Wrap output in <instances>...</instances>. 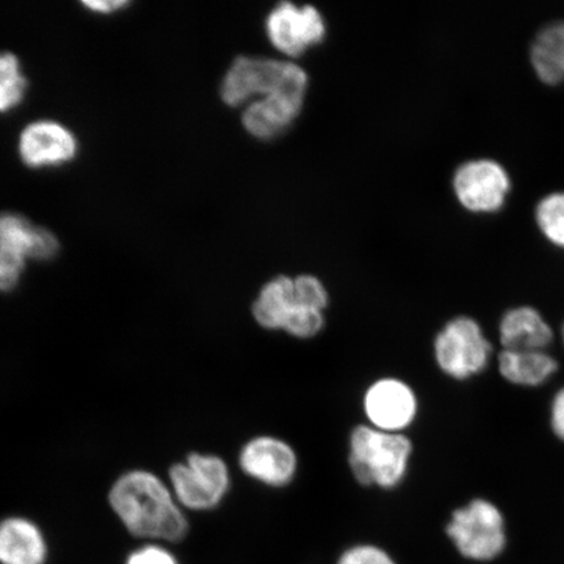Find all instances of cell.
<instances>
[{
	"mask_svg": "<svg viewBox=\"0 0 564 564\" xmlns=\"http://www.w3.org/2000/svg\"><path fill=\"white\" fill-rule=\"evenodd\" d=\"M552 425L554 433L564 441V388L556 393L552 408Z\"/></svg>",
	"mask_w": 564,
	"mask_h": 564,
	"instance_id": "obj_25",
	"label": "cell"
},
{
	"mask_svg": "<svg viewBox=\"0 0 564 564\" xmlns=\"http://www.w3.org/2000/svg\"><path fill=\"white\" fill-rule=\"evenodd\" d=\"M265 32L278 51L297 56L323 41L326 23L314 6L281 2L268 13Z\"/></svg>",
	"mask_w": 564,
	"mask_h": 564,
	"instance_id": "obj_9",
	"label": "cell"
},
{
	"mask_svg": "<svg viewBox=\"0 0 564 564\" xmlns=\"http://www.w3.org/2000/svg\"><path fill=\"white\" fill-rule=\"evenodd\" d=\"M109 503L119 520L139 539L178 542L188 533V520L171 488L148 470H130L117 479Z\"/></svg>",
	"mask_w": 564,
	"mask_h": 564,
	"instance_id": "obj_1",
	"label": "cell"
},
{
	"mask_svg": "<svg viewBox=\"0 0 564 564\" xmlns=\"http://www.w3.org/2000/svg\"><path fill=\"white\" fill-rule=\"evenodd\" d=\"M500 343L509 350H544L553 340L552 329L531 307L511 310L500 322Z\"/></svg>",
	"mask_w": 564,
	"mask_h": 564,
	"instance_id": "obj_15",
	"label": "cell"
},
{
	"mask_svg": "<svg viewBox=\"0 0 564 564\" xmlns=\"http://www.w3.org/2000/svg\"><path fill=\"white\" fill-rule=\"evenodd\" d=\"M243 474L270 489H284L299 475L300 458L291 443L274 435L247 441L238 456Z\"/></svg>",
	"mask_w": 564,
	"mask_h": 564,
	"instance_id": "obj_7",
	"label": "cell"
},
{
	"mask_svg": "<svg viewBox=\"0 0 564 564\" xmlns=\"http://www.w3.org/2000/svg\"><path fill=\"white\" fill-rule=\"evenodd\" d=\"M337 564H397L391 555L376 545H356L344 552Z\"/></svg>",
	"mask_w": 564,
	"mask_h": 564,
	"instance_id": "obj_23",
	"label": "cell"
},
{
	"mask_svg": "<svg viewBox=\"0 0 564 564\" xmlns=\"http://www.w3.org/2000/svg\"><path fill=\"white\" fill-rule=\"evenodd\" d=\"M368 425L388 433H403L419 417L417 393L405 380L394 377L377 379L362 398Z\"/></svg>",
	"mask_w": 564,
	"mask_h": 564,
	"instance_id": "obj_8",
	"label": "cell"
},
{
	"mask_svg": "<svg viewBox=\"0 0 564 564\" xmlns=\"http://www.w3.org/2000/svg\"><path fill=\"white\" fill-rule=\"evenodd\" d=\"M83 4L88 7L90 11L109 13L123 9V7H127L129 2H123V0H116V2H112V0H106V2H86Z\"/></svg>",
	"mask_w": 564,
	"mask_h": 564,
	"instance_id": "obj_26",
	"label": "cell"
},
{
	"mask_svg": "<svg viewBox=\"0 0 564 564\" xmlns=\"http://www.w3.org/2000/svg\"><path fill=\"white\" fill-rule=\"evenodd\" d=\"M19 152L30 167L59 166L76 156L77 141L65 126L40 121L21 132Z\"/></svg>",
	"mask_w": 564,
	"mask_h": 564,
	"instance_id": "obj_11",
	"label": "cell"
},
{
	"mask_svg": "<svg viewBox=\"0 0 564 564\" xmlns=\"http://www.w3.org/2000/svg\"><path fill=\"white\" fill-rule=\"evenodd\" d=\"M457 199L476 212L496 210L502 206L510 188L509 175L498 162L482 159L465 162L454 176Z\"/></svg>",
	"mask_w": 564,
	"mask_h": 564,
	"instance_id": "obj_10",
	"label": "cell"
},
{
	"mask_svg": "<svg viewBox=\"0 0 564 564\" xmlns=\"http://www.w3.org/2000/svg\"><path fill=\"white\" fill-rule=\"evenodd\" d=\"M171 489L182 509L204 512L217 509L231 488L227 462L214 454H189L169 471Z\"/></svg>",
	"mask_w": 564,
	"mask_h": 564,
	"instance_id": "obj_4",
	"label": "cell"
},
{
	"mask_svg": "<svg viewBox=\"0 0 564 564\" xmlns=\"http://www.w3.org/2000/svg\"><path fill=\"white\" fill-rule=\"evenodd\" d=\"M126 564H180L173 553L161 545H145L129 555Z\"/></svg>",
	"mask_w": 564,
	"mask_h": 564,
	"instance_id": "obj_24",
	"label": "cell"
},
{
	"mask_svg": "<svg viewBox=\"0 0 564 564\" xmlns=\"http://www.w3.org/2000/svg\"><path fill=\"white\" fill-rule=\"evenodd\" d=\"M324 327H326L324 312L295 305L282 333L297 338V340H312L323 333Z\"/></svg>",
	"mask_w": 564,
	"mask_h": 564,
	"instance_id": "obj_20",
	"label": "cell"
},
{
	"mask_svg": "<svg viewBox=\"0 0 564 564\" xmlns=\"http://www.w3.org/2000/svg\"><path fill=\"white\" fill-rule=\"evenodd\" d=\"M433 351L435 364L444 376L465 380L488 366L491 345L475 319L456 316L436 334Z\"/></svg>",
	"mask_w": 564,
	"mask_h": 564,
	"instance_id": "obj_6",
	"label": "cell"
},
{
	"mask_svg": "<svg viewBox=\"0 0 564 564\" xmlns=\"http://www.w3.org/2000/svg\"><path fill=\"white\" fill-rule=\"evenodd\" d=\"M39 227L17 214H0V292L19 284L28 259H32Z\"/></svg>",
	"mask_w": 564,
	"mask_h": 564,
	"instance_id": "obj_12",
	"label": "cell"
},
{
	"mask_svg": "<svg viewBox=\"0 0 564 564\" xmlns=\"http://www.w3.org/2000/svg\"><path fill=\"white\" fill-rule=\"evenodd\" d=\"M293 282L295 305L326 312L329 294L322 280L313 274H300Z\"/></svg>",
	"mask_w": 564,
	"mask_h": 564,
	"instance_id": "obj_22",
	"label": "cell"
},
{
	"mask_svg": "<svg viewBox=\"0 0 564 564\" xmlns=\"http://www.w3.org/2000/svg\"><path fill=\"white\" fill-rule=\"evenodd\" d=\"M531 55L542 80L555 84L564 79V20L554 21L535 35Z\"/></svg>",
	"mask_w": 564,
	"mask_h": 564,
	"instance_id": "obj_18",
	"label": "cell"
},
{
	"mask_svg": "<svg viewBox=\"0 0 564 564\" xmlns=\"http://www.w3.org/2000/svg\"><path fill=\"white\" fill-rule=\"evenodd\" d=\"M295 306L293 278L280 274L267 281L252 303L253 321L260 328L279 333L284 330L288 317Z\"/></svg>",
	"mask_w": 564,
	"mask_h": 564,
	"instance_id": "obj_16",
	"label": "cell"
},
{
	"mask_svg": "<svg viewBox=\"0 0 564 564\" xmlns=\"http://www.w3.org/2000/svg\"><path fill=\"white\" fill-rule=\"evenodd\" d=\"M558 364L544 350H509L499 355V371L511 383L539 386L553 376Z\"/></svg>",
	"mask_w": 564,
	"mask_h": 564,
	"instance_id": "obj_17",
	"label": "cell"
},
{
	"mask_svg": "<svg viewBox=\"0 0 564 564\" xmlns=\"http://www.w3.org/2000/svg\"><path fill=\"white\" fill-rule=\"evenodd\" d=\"M307 84L306 70L297 63L241 55L225 74L220 94L225 104L238 106L281 90L306 95Z\"/></svg>",
	"mask_w": 564,
	"mask_h": 564,
	"instance_id": "obj_3",
	"label": "cell"
},
{
	"mask_svg": "<svg viewBox=\"0 0 564 564\" xmlns=\"http://www.w3.org/2000/svg\"><path fill=\"white\" fill-rule=\"evenodd\" d=\"M538 220L553 242L564 246V193L552 194L541 200Z\"/></svg>",
	"mask_w": 564,
	"mask_h": 564,
	"instance_id": "obj_21",
	"label": "cell"
},
{
	"mask_svg": "<svg viewBox=\"0 0 564 564\" xmlns=\"http://www.w3.org/2000/svg\"><path fill=\"white\" fill-rule=\"evenodd\" d=\"M446 533L464 558L476 562L498 558L507 544L502 513L485 499L471 500L454 511Z\"/></svg>",
	"mask_w": 564,
	"mask_h": 564,
	"instance_id": "obj_5",
	"label": "cell"
},
{
	"mask_svg": "<svg viewBox=\"0 0 564 564\" xmlns=\"http://www.w3.org/2000/svg\"><path fill=\"white\" fill-rule=\"evenodd\" d=\"M47 544L44 533L25 518L0 521V564H45Z\"/></svg>",
	"mask_w": 564,
	"mask_h": 564,
	"instance_id": "obj_14",
	"label": "cell"
},
{
	"mask_svg": "<svg viewBox=\"0 0 564 564\" xmlns=\"http://www.w3.org/2000/svg\"><path fill=\"white\" fill-rule=\"evenodd\" d=\"M563 340H564V327H563Z\"/></svg>",
	"mask_w": 564,
	"mask_h": 564,
	"instance_id": "obj_27",
	"label": "cell"
},
{
	"mask_svg": "<svg viewBox=\"0 0 564 564\" xmlns=\"http://www.w3.org/2000/svg\"><path fill=\"white\" fill-rule=\"evenodd\" d=\"M26 87L17 55L0 53V112L17 108L23 101Z\"/></svg>",
	"mask_w": 564,
	"mask_h": 564,
	"instance_id": "obj_19",
	"label": "cell"
},
{
	"mask_svg": "<svg viewBox=\"0 0 564 564\" xmlns=\"http://www.w3.org/2000/svg\"><path fill=\"white\" fill-rule=\"evenodd\" d=\"M413 453L408 435L383 432L368 423L352 427L349 435L350 474L364 488H399L411 468Z\"/></svg>",
	"mask_w": 564,
	"mask_h": 564,
	"instance_id": "obj_2",
	"label": "cell"
},
{
	"mask_svg": "<svg viewBox=\"0 0 564 564\" xmlns=\"http://www.w3.org/2000/svg\"><path fill=\"white\" fill-rule=\"evenodd\" d=\"M305 95L281 90L258 98L243 111L242 123L252 137L270 140L281 135L300 116Z\"/></svg>",
	"mask_w": 564,
	"mask_h": 564,
	"instance_id": "obj_13",
	"label": "cell"
}]
</instances>
